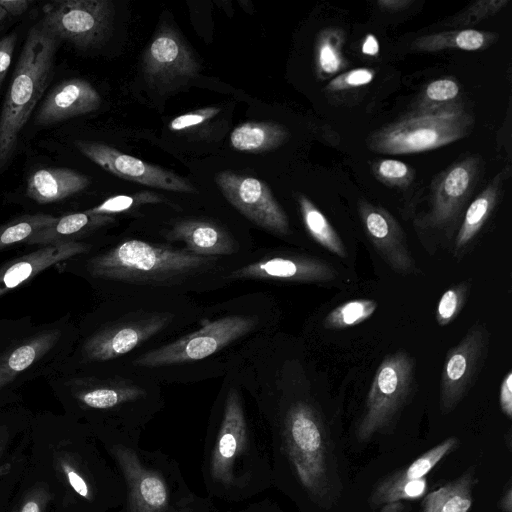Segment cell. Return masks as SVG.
Masks as SVG:
<instances>
[{
  "instance_id": "obj_1",
  "label": "cell",
  "mask_w": 512,
  "mask_h": 512,
  "mask_svg": "<svg viewBox=\"0 0 512 512\" xmlns=\"http://www.w3.org/2000/svg\"><path fill=\"white\" fill-rule=\"evenodd\" d=\"M204 478L211 496L241 501L264 490V454L255 443L239 393L231 389L212 443L207 444Z\"/></svg>"
},
{
  "instance_id": "obj_2",
  "label": "cell",
  "mask_w": 512,
  "mask_h": 512,
  "mask_svg": "<svg viewBox=\"0 0 512 512\" xmlns=\"http://www.w3.org/2000/svg\"><path fill=\"white\" fill-rule=\"evenodd\" d=\"M126 486L124 512H207L209 499L193 494L179 469L164 456L142 451L133 442L111 444Z\"/></svg>"
},
{
  "instance_id": "obj_3",
  "label": "cell",
  "mask_w": 512,
  "mask_h": 512,
  "mask_svg": "<svg viewBox=\"0 0 512 512\" xmlns=\"http://www.w3.org/2000/svg\"><path fill=\"white\" fill-rule=\"evenodd\" d=\"M58 43L40 23L29 30L0 112V170L46 90Z\"/></svg>"
},
{
  "instance_id": "obj_4",
  "label": "cell",
  "mask_w": 512,
  "mask_h": 512,
  "mask_svg": "<svg viewBox=\"0 0 512 512\" xmlns=\"http://www.w3.org/2000/svg\"><path fill=\"white\" fill-rule=\"evenodd\" d=\"M209 260L186 249L131 239L91 258L87 271L92 277L106 280L166 284L203 270Z\"/></svg>"
},
{
  "instance_id": "obj_5",
  "label": "cell",
  "mask_w": 512,
  "mask_h": 512,
  "mask_svg": "<svg viewBox=\"0 0 512 512\" xmlns=\"http://www.w3.org/2000/svg\"><path fill=\"white\" fill-rule=\"evenodd\" d=\"M473 124L472 115L454 103L420 107L419 110L372 132L366 144L376 153H420L466 137Z\"/></svg>"
},
{
  "instance_id": "obj_6",
  "label": "cell",
  "mask_w": 512,
  "mask_h": 512,
  "mask_svg": "<svg viewBox=\"0 0 512 512\" xmlns=\"http://www.w3.org/2000/svg\"><path fill=\"white\" fill-rule=\"evenodd\" d=\"M279 447L300 486L309 495L322 497L328 487L327 442L311 405L298 401L288 408Z\"/></svg>"
},
{
  "instance_id": "obj_7",
  "label": "cell",
  "mask_w": 512,
  "mask_h": 512,
  "mask_svg": "<svg viewBox=\"0 0 512 512\" xmlns=\"http://www.w3.org/2000/svg\"><path fill=\"white\" fill-rule=\"evenodd\" d=\"M257 323L254 316L229 315L219 318L189 335L142 354L134 365L155 368L207 358L250 333Z\"/></svg>"
},
{
  "instance_id": "obj_8",
  "label": "cell",
  "mask_w": 512,
  "mask_h": 512,
  "mask_svg": "<svg viewBox=\"0 0 512 512\" xmlns=\"http://www.w3.org/2000/svg\"><path fill=\"white\" fill-rule=\"evenodd\" d=\"M412 380L413 361L407 353L398 351L383 359L373 377L357 426L360 442L368 441L391 422L406 400Z\"/></svg>"
},
{
  "instance_id": "obj_9",
  "label": "cell",
  "mask_w": 512,
  "mask_h": 512,
  "mask_svg": "<svg viewBox=\"0 0 512 512\" xmlns=\"http://www.w3.org/2000/svg\"><path fill=\"white\" fill-rule=\"evenodd\" d=\"M112 17L108 0H64L44 5L40 24L59 41L84 49L106 37Z\"/></svg>"
},
{
  "instance_id": "obj_10",
  "label": "cell",
  "mask_w": 512,
  "mask_h": 512,
  "mask_svg": "<svg viewBox=\"0 0 512 512\" xmlns=\"http://www.w3.org/2000/svg\"><path fill=\"white\" fill-rule=\"evenodd\" d=\"M215 180L224 197L249 220L275 234L289 233L288 217L265 182L231 171L218 173Z\"/></svg>"
},
{
  "instance_id": "obj_11",
  "label": "cell",
  "mask_w": 512,
  "mask_h": 512,
  "mask_svg": "<svg viewBox=\"0 0 512 512\" xmlns=\"http://www.w3.org/2000/svg\"><path fill=\"white\" fill-rule=\"evenodd\" d=\"M75 146L89 160L117 177L164 190L185 193L197 191L183 177L160 166L127 155L104 143L76 141Z\"/></svg>"
},
{
  "instance_id": "obj_12",
  "label": "cell",
  "mask_w": 512,
  "mask_h": 512,
  "mask_svg": "<svg viewBox=\"0 0 512 512\" xmlns=\"http://www.w3.org/2000/svg\"><path fill=\"white\" fill-rule=\"evenodd\" d=\"M479 170L480 159L470 156L452 164L434 180L426 225L441 228L458 216L475 187Z\"/></svg>"
},
{
  "instance_id": "obj_13",
  "label": "cell",
  "mask_w": 512,
  "mask_h": 512,
  "mask_svg": "<svg viewBox=\"0 0 512 512\" xmlns=\"http://www.w3.org/2000/svg\"><path fill=\"white\" fill-rule=\"evenodd\" d=\"M172 318L170 313H151L109 326L86 341L83 347L84 356L90 361L120 357L159 333Z\"/></svg>"
},
{
  "instance_id": "obj_14",
  "label": "cell",
  "mask_w": 512,
  "mask_h": 512,
  "mask_svg": "<svg viewBox=\"0 0 512 512\" xmlns=\"http://www.w3.org/2000/svg\"><path fill=\"white\" fill-rule=\"evenodd\" d=\"M143 69L149 80L165 82L195 75L199 64L178 33L162 26L144 53Z\"/></svg>"
},
{
  "instance_id": "obj_15",
  "label": "cell",
  "mask_w": 512,
  "mask_h": 512,
  "mask_svg": "<svg viewBox=\"0 0 512 512\" xmlns=\"http://www.w3.org/2000/svg\"><path fill=\"white\" fill-rule=\"evenodd\" d=\"M485 346L480 327L470 329L445 359L441 375V404L445 411L452 410L467 391Z\"/></svg>"
},
{
  "instance_id": "obj_16",
  "label": "cell",
  "mask_w": 512,
  "mask_h": 512,
  "mask_svg": "<svg viewBox=\"0 0 512 512\" xmlns=\"http://www.w3.org/2000/svg\"><path fill=\"white\" fill-rule=\"evenodd\" d=\"M358 212L369 240L388 265L399 273L411 272L413 259L396 219L386 209L365 200L359 201Z\"/></svg>"
},
{
  "instance_id": "obj_17",
  "label": "cell",
  "mask_w": 512,
  "mask_h": 512,
  "mask_svg": "<svg viewBox=\"0 0 512 512\" xmlns=\"http://www.w3.org/2000/svg\"><path fill=\"white\" fill-rule=\"evenodd\" d=\"M338 272L328 263L309 257L277 256L263 259L232 271V279L283 280L293 282H325Z\"/></svg>"
},
{
  "instance_id": "obj_18",
  "label": "cell",
  "mask_w": 512,
  "mask_h": 512,
  "mask_svg": "<svg viewBox=\"0 0 512 512\" xmlns=\"http://www.w3.org/2000/svg\"><path fill=\"white\" fill-rule=\"evenodd\" d=\"M100 105L101 97L88 81L71 78L61 81L48 93L35 121L38 125H50L91 113Z\"/></svg>"
},
{
  "instance_id": "obj_19",
  "label": "cell",
  "mask_w": 512,
  "mask_h": 512,
  "mask_svg": "<svg viewBox=\"0 0 512 512\" xmlns=\"http://www.w3.org/2000/svg\"><path fill=\"white\" fill-rule=\"evenodd\" d=\"M83 242L68 241L43 246L29 254L12 259L0 266V296L15 289L41 271L59 262L88 252Z\"/></svg>"
},
{
  "instance_id": "obj_20",
  "label": "cell",
  "mask_w": 512,
  "mask_h": 512,
  "mask_svg": "<svg viewBox=\"0 0 512 512\" xmlns=\"http://www.w3.org/2000/svg\"><path fill=\"white\" fill-rule=\"evenodd\" d=\"M171 240L182 241L187 250L197 256L229 255L236 251L231 235L221 226L205 220H183L168 234Z\"/></svg>"
},
{
  "instance_id": "obj_21",
  "label": "cell",
  "mask_w": 512,
  "mask_h": 512,
  "mask_svg": "<svg viewBox=\"0 0 512 512\" xmlns=\"http://www.w3.org/2000/svg\"><path fill=\"white\" fill-rule=\"evenodd\" d=\"M89 179L68 168H42L27 179L26 194L39 204L61 201L84 190Z\"/></svg>"
},
{
  "instance_id": "obj_22",
  "label": "cell",
  "mask_w": 512,
  "mask_h": 512,
  "mask_svg": "<svg viewBox=\"0 0 512 512\" xmlns=\"http://www.w3.org/2000/svg\"><path fill=\"white\" fill-rule=\"evenodd\" d=\"M60 330L39 333L0 356V390L42 358L58 341Z\"/></svg>"
},
{
  "instance_id": "obj_23",
  "label": "cell",
  "mask_w": 512,
  "mask_h": 512,
  "mask_svg": "<svg viewBox=\"0 0 512 512\" xmlns=\"http://www.w3.org/2000/svg\"><path fill=\"white\" fill-rule=\"evenodd\" d=\"M113 221L114 218L112 216L95 215L86 211L68 214L57 218L52 225L37 231L26 243L43 247L60 242H68L71 241L70 237L104 226Z\"/></svg>"
},
{
  "instance_id": "obj_24",
  "label": "cell",
  "mask_w": 512,
  "mask_h": 512,
  "mask_svg": "<svg viewBox=\"0 0 512 512\" xmlns=\"http://www.w3.org/2000/svg\"><path fill=\"white\" fill-rule=\"evenodd\" d=\"M288 138V131L273 122H244L230 134L231 146L242 152L261 153L280 146Z\"/></svg>"
},
{
  "instance_id": "obj_25",
  "label": "cell",
  "mask_w": 512,
  "mask_h": 512,
  "mask_svg": "<svg viewBox=\"0 0 512 512\" xmlns=\"http://www.w3.org/2000/svg\"><path fill=\"white\" fill-rule=\"evenodd\" d=\"M474 472L468 470L457 479L429 493L422 512H469L473 504Z\"/></svg>"
},
{
  "instance_id": "obj_26",
  "label": "cell",
  "mask_w": 512,
  "mask_h": 512,
  "mask_svg": "<svg viewBox=\"0 0 512 512\" xmlns=\"http://www.w3.org/2000/svg\"><path fill=\"white\" fill-rule=\"evenodd\" d=\"M503 178V173L495 176L467 208L455 239L456 249L466 247L489 218L497 203Z\"/></svg>"
},
{
  "instance_id": "obj_27",
  "label": "cell",
  "mask_w": 512,
  "mask_h": 512,
  "mask_svg": "<svg viewBox=\"0 0 512 512\" xmlns=\"http://www.w3.org/2000/svg\"><path fill=\"white\" fill-rule=\"evenodd\" d=\"M495 40L496 35L493 33L465 28L419 37L413 41L412 48L426 52L445 49L476 51L487 48Z\"/></svg>"
},
{
  "instance_id": "obj_28",
  "label": "cell",
  "mask_w": 512,
  "mask_h": 512,
  "mask_svg": "<svg viewBox=\"0 0 512 512\" xmlns=\"http://www.w3.org/2000/svg\"><path fill=\"white\" fill-rule=\"evenodd\" d=\"M145 394L141 387L120 381L83 389L76 394V398L89 408L103 410L134 402Z\"/></svg>"
},
{
  "instance_id": "obj_29",
  "label": "cell",
  "mask_w": 512,
  "mask_h": 512,
  "mask_svg": "<svg viewBox=\"0 0 512 512\" xmlns=\"http://www.w3.org/2000/svg\"><path fill=\"white\" fill-rule=\"evenodd\" d=\"M304 226L309 235L331 253L345 258L346 247L325 215L305 195L297 198Z\"/></svg>"
},
{
  "instance_id": "obj_30",
  "label": "cell",
  "mask_w": 512,
  "mask_h": 512,
  "mask_svg": "<svg viewBox=\"0 0 512 512\" xmlns=\"http://www.w3.org/2000/svg\"><path fill=\"white\" fill-rule=\"evenodd\" d=\"M344 32L338 28H326L317 38L315 67L319 78L326 79L346 67L342 52Z\"/></svg>"
},
{
  "instance_id": "obj_31",
  "label": "cell",
  "mask_w": 512,
  "mask_h": 512,
  "mask_svg": "<svg viewBox=\"0 0 512 512\" xmlns=\"http://www.w3.org/2000/svg\"><path fill=\"white\" fill-rule=\"evenodd\" d=\"M426 490V477L406 481L392 474L376 486L371 496V503L374 506H380L402 500H413L422 497Z\"/></svg>"
},
{
  "instance_id": "obj_32",
  "label": "cell",
  "mask_w": 512,
  "mask_h": 512,
  "mask_svg": "<svg viewBox=\"0 0 512 512\" xmlns=\"http://www.w3.org/2000/svg\"><path fill=\"white\" fill-rule=\"evenodd\" d=\"M57 220L49 214H31L16 218L2 226H0V250L27 241L37 231L46 228Z\"/></svg>"
},
{
  "instance_id": "obj_33",
  "label": "cell",
  "mask_w": 512,
  "mask_h": 512,
  "mask_svg": "<svg viewBox=\"0 0 512 512\" xmlns=\"http://www.w3.org/2000/svg\"><path fill=\"white\" fill-rule=\"evenodd\" d=\"M378 304L372 299H355L345 302L324 319L326 329H342L355 326L369 319L377 310Z\"/></svg>"
},
{
  "instance_id": "obj_34",
  "label": "cell",
  "mask_w": 512,
  "mask_h": 512,
  "mask_svg": "<svg viewBox=\"0 0 512 512\" xmlns=\"http://www.w3.org/2000/svg\"><path fill=\"white\" fill-rule=\"evenodd\" d=\"M457 445L458 439L456 437L446 438L441 443L419 456L408 467L394 473V475L406 481L424 478L447 454L454 450Z\"/></svg>"
},
{
  "instance_id": "obj_35",
  "label": "cell",
  "mask_w": 512,
  "mask_h": 512,
  "mask_svg": "<svg viewBox=\"0 0 512 512\" xmlns=\"http://www.w3.org/2000/svg\"><path fill=\"white\" fill-rule=\"evenodd\" d=\"M160 195L151 191H142L132 195H116L103 201L101 204L87 210L86 212L95 215L112 216L123 213L143 204L162 202Z\"/></svg>"
},
{
  "instance_id": "obj_36",
  "label": "cell",
  "mask_w": 512,
  "mask_h": 512,
  "mask_svg": "<svg viewBox=\"0 0 512 512\" xmlns=\"http://www.w3.org/2000/svg\"><path fill=\"white\" fill-rule=\"evenodd\" d=\"M374 176L385 185L404 188L414 178L411 166L396 159H379L372 164Z\"/></svg>"
},
{
  "instance_id": "obj_37",
  "label": "cell",
  "mask_w": 512,
  "mask_h": 512,
  "mask_svg": "<svg viewBox=\"0 0 512 512\" xmlns=\"http://www.w3.org/2000/svg\"><path fill=\"white\" fill-rule=\"evenodd\" d=\"M57 467L73 491L88 502L95 499L94 488L78 463L66 454L57 458Z\"/></svg>"
},
{
  "instance_id": "obj_38",
  "label": "cell",
  "mask_w": 512,
  "mask_h": 512,
  "mask_svg": "<svg viewBox=\"0 0 512 512\" xmlns=\"http://www.w3.org/2000/svg\"><path fill=\"white\" fill-rule=\"evenodd\" d=\"M468 292L467 283L453 285L439 299L436 320L440 326L448 325L462 309Z\"/></svg>"
},
{
  "instance_id": "obj_39",
  "label": "cell",
  "mask_w": 512,
  "mask_h": 512,
  "mask_svg": "<svg viewBox=\"0 0 512 512\" xmlns=\"http://www.w3.org/2000/svg\"><path fill=\"white\" fill-rule=\"evenodd\" d=\"M509 3L508 0H479L473 2L460 12L452 21V25L466 27L497 14Z\"/></svg>"
},
{
  "instance_id": "obj_40",
  "label": "cell",
  "mask_w": 512,
  "mask_h": 512,
  "mask_svg": "<svg viewBox=\"0 0 512 512\" xmlns=\"http://www.w3.org/2000/svg\"><path fill=\"white\" fill-rule=\"evenodd\" d=\"M459 93V85L453 78H441L430 82L424 90V99L431 106L446 104L456 98Z\"/></svg>"
},
{
  "instance_id": "obj_41",
  "label": "cell",
  "mask_w": 512,
  "mask_h": 512,
  "mask_svg": "<svg viewBox=\"0 0 512 512\" xmlns=\"http://www.w3.org/2000/svg\"><path fill=\"white\" fill-rule=\"evenodd\" d=\"M374 76L375 72L372 69L356 68L336 76L326 88L333 92L357 88L369 84Z\"/></svg>"
},
{
  "instance_id": "obj_42",
  "label": "cell",
  "mask_w": 512,
  "mask_h": 512,
  "mask_svg": "<svg viewBox=\"0 0 512 512\" xmlns=\"http://www.w3.org/2000/svg\"><path fill=\"white\" fill-rule=\"evenodd\" d=\"M50 499L49 488L38 484L24 495L13 512H45Z\"/></svg>"
},
{
  "instance_id": "obj_43",
  "label": "cell",
  "mask_w": 512,
  "mask_h": 512,
  "mask_svg": "<svg viewBox=\"0 0 512 512\" xmlns=\"http://www.w3.org/2000/svg\"><path fill=\"white\" fill-rule=\"evenodd\" d=\"M220 112L217 107H206L182 114L170 121L168 127L171 131H183L208 122Z\"/></svg>"
},
{
  "instance_id": "obj_44",
  "label": "cell",
  "mask_w": 512,
  "mask_h": 512,
  "mask_svg": "<svg viewBox=\"0 0 512 512\" xmlns=\"http://www.w3.org/2000/svg\"><path fill=\"white\" fill-rule=\"evenodd\" d=\"M16 39V33H11L0 40V83L11 64Z\"/></svg>"
},
{
  "instance_id": "obj_45",
  "label": "cell",
  "mask_w": 512,
  "mask_h": 512,
  "mask_svg": "<svg viewBox=\"0 0 512 512\" xmlns=\"http://www.w3.org/2000/svg\"><path fill=\"white\" fill-rule=\"evenodd\" d=\"M499 402L502 412L512 417V372L509 371L503 378L500 386Z\"/></svg>"
},
{
  "instance_id": "obj_46",
  "label": "cell",
  "mask_w": 512,
  "mask_h": 512,
  "mask_svg": "<svg viewBox=\"0 0 512 512\" xmlns=\"http://www.w3.org/2000/svg\"><path fill=\"white\" fill-rule=\"evenodd\" d=\"M30 1L28 0H0V6L6 11L7 14L19 16L24 13Z\"/></svg>"
},
{
  "instance_id": "obj_47",
  "label": "cell",
  "mask_w": 512,
  "mask_h": 512,
  "mask_svg": "<svg viewBox=\"0 0 512 512\" xmlns=\"http://www.w3.org/2000/svg\"><path fill=\"white\" fill-rule=\"evenodd\" d=\"M413 3L412 0H379L377 5L386 11H400L409 7Z\"/></svg>"
},
{
  "instance_id": "obj_48",
  "label": "cell",
  "mask_w": 512,
  "mask_h": 512,
  "mask_svg": "<svg viewBox=\"0 0 512 512\" xmlns=\"http://www.w3.org/2000/svg\"><path fill=\"white\" fill-rule=\"evenodd\" d=\"M363 54L368 56H377L379 53V43L377 38L373 34H368L361 46Z\"/></svg>"
},
{
  "instance_id": "obj_49",
  "label": "cell",
  "mask_w": 512,
  "mask_h": 512,
  "mask_svg": "<svg viewBox=\"0 0 512 512\" xmlns=\"http://www.w3.org/2000/svg\"><path fill=\"white\" fill-rule=\"evenodd\" d=\"M499 506L503 512H512V489L510 486L503 493Z\"/></svg>"
},
{
  "instance_id": "obj_50",
  "label": "cell",
  "mask_w": 512,
  "mask_h": 512,
  "mask_svg": "<svg viewBox=\"0 0 512 512\" xmlns=\"http://www.w3.org/2000/svg\"><path fill=\"white\" fill-rule=\"evenodd\" d=\"M405 504L402 501L382 505L380 512H404Z\"/></svg>"
},
{
  "instance_id": "obj_51",
  "label": "cell",
  "mask_w": 512,
  "mask_h": 512,
  "mask_svg": "<svg viewBox=\"0 0 512 512\" xmlns=\"http://www.w3.org/2000/svg\"><path fill=\"white\" fill-rule=\"evenodd\" d=\"M6 442H7L6 437L0 435V460L2 458L4 449H5V446H6ZM0 472H1V466H0Z\"/></svg>"
},
{
  "instance_id": "obj_52",
  "label": "cell",
  "mask_w": 512,
  "mask_h": 512,
  "mask_svg": "<svg viewBox=\"0 0 512 512\" xmlns=\"http://www.w3.org/2000/svg\"><path fill=\"white\" fill-rule=\"evenodd\" d=\"M7 16L6 11L0 6V25Z\"/></svg>"
},
{
  "instance_id": "obj_53",
  "label": "cell",
  "mask_w": 512,
  "mask_h": 512,
  "mask_svg": "<svg viewBox=\"0 0 512 512\" xmlns=\"http://www.w3.org/2000/svg\"><path fill=\"white\" fill-rule=\"evenodd\" d=\"M253 512H264V509L263 510H260V506L257 505V506H254L253 507Z\"/></svg>"
},
{
  "instance_id": "obj_54",
  "label": "cell",
  "mask_w": 512,
  "mask_h": 512,
  "mask_svg": "<svg viewBox=\"0 0 512 512\" xmlns=\"http://www.w3.org/2000/svg\"><path fill=\"white\" fill-rule=\"evenodd\" d=\"M240 512H253V507H252V508H250V509H247V510H245V511H240Z\"/></svg>"
}]
</instances>
